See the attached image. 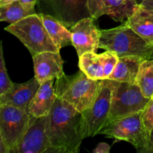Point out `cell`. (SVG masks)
Masks as SVG:
<instances>
[{
    "label": "cell",
    "mask_w": 153,
    "mask_h": 153,
    "mask_svg": "<svg viewBox=\"0 0 153 153\" xmlns=\"http://www.w3.org/2000/svg\"><path fill=\"white\" fill-rule=\"evenodd\" d=\"M110 145L106 143H100L97 147L93 150L94 153H109L110 152Z\"/></svg>",
    "instance_id": "obj_25"
},
{
    "label": "cell",
    "mask_w": 153,
    "mask_h": 153,
    "mask_svg": "<svg viewBox=\"0 0 153 153\" xmlns=\"http://www.w3.org/2000/svg\"><path fill=\"white\" fill-rule=\"evenodd\" d=\"M91 17L110 16L116 22H125L135 12L139 4L135 0H88Z\"/></svg>",
    "instance_id": "obj_12"
},
{
    "label": "cell",
    "mask_w": 153,
    "mask_h": 153,
    "mask_svg": "<svg viewBox=\"0 0 153 153\" xmlns=\"http://www.w3.org/2000/svg\"><path fill=\"white\" fill-rule=\"evenodd\" d=\"M34 77L40 84L64 74V61L59 52H43L32 56Z\"/></svg>",
    "instance_id": "obj_13"
},
{
    "label": "cell",
    "mask_w": 153,
    "mask_h": 153,
    "mask_svg": "<svg viewBox=\"0 0 153 153\" xmlns=\"http://www.w3.org/2000/svg\"><path fill=\"white\" fill-rule=\"evenodd\" d=\"M40 13L49 14L71 28L81 19L91 17L88 0H39Z\"/></svg>",
    "instance_id": "obj_9"
},
{
    "label": "cell",
    "mask_w": 153,
    "mask_h": 153,
    "mask_svg": "<svg viewBox=\"0 0 153 153\" xmlns=\"http://www.w3.org/2000/svg\"><path fill=\"white\" fill-rule=\"evenodd\" d=\"M37 13L36 9H28L19 1L4 6H0V21L15 23L30 15Z\"/></svg>",
    "instance_id": "obj_20"
},
{
    "label": "cell",
    "mask_w": 153,
    "mask_h": 153,
    "mask_svg": "<svg viewBox=\"0 0 153 153\" xmlns=\"http://www.w3.org/2000/svg\"><path fill=\"white\" fill-rule=\"evenodd\" d=\"M142 120L148 131L153 128V98L149 102L142 111Z\"/></svg>",
    "instance_id": "obj_24"
},
{
    "label": "cell",
    "mask_w": 153,
    "mask_h": 153,
    "mask_svg": "<svg viewBox=\"0 0 153 153\" xmlns=\"http://www.w3.org/2000/svg\"><path fill=\"white\" fill-rule=\"evenodd\" d=\"M22 5L28 9H35V5L38 0H19Z\"/></svg>",
    "instance_id": "obj_26"
},
{
    "label": "cell",
    "mask_w": 153,
    "mask_h": 153,
    "mask_svg": "<svg viewBox=\"0 0 153 153\" xmlns=\"http://www.w3.org/2000/svg\"><path fill=\"white\" fill-rule=\"evenodd\" d=\"M95 20L93 17L84 18L70 28L72 43L79 57L86 52H97L100 48L102 33Z\"/></svg>",
    "instance_id": "obj_11"
},
{
    "label": "cell",
    "mask_w": 153,
    "mask_h": 153,
    "mask_svg": "<svg viewBox=\"0 0 153 153\" xmlns=\"http://www.w3.org/2000/svg\"><path fill=\"white\" fill-rule=\"evenodd\" d=\"M79 58V68L94 80H102L104 78L102 54L97 52H86Z\"/></svg>",
    "instance_id": "obj_19"
},
{
    "label": "cell",
    "mask_w": 153,
    "mask_h": 153,
    "mask_svg": "<svg viewBox=\"0 0 153 153\" xmlns=\"http://www.w3.org/2000/svg\"><path fill=\"white\" fill-rule=\"evenodd\" d=\"M46 134L54 153H77L83 140L82 113L57 97L47 115Z\"/></svg>",
    "instance_id": "obj_1"
},
{
    "label": "cell",
    "mask_w": 153,
    "mask_h": 153,
    "mask_svg": "<svg viewBox=\"0 0 153 153\" xmlns=\"http://www.w3.org/2000/svg\"><path fill=\"white\" fill-rule=\"evenodd\" d=\"M55 46L61 49L73 45L72 34L67 27L53 16L43 13H38Z\"/></svg>",
    "instance_id": "obj_18"
},
{
    "label": "cell",
    "mask_w": 153,
    "mask_h": 153,
    "mask_svg": "<svg viewBox=\"0 0 153 153\" xmlns=\"http://www.w3.org/2000/svg\"><path fill=\"white\" fill-rule=\"evenodd\" d=\"M135 84L149 99L153 98V58L146 59L140 67Z\"/></svg>",
    "instance_id": "obj_21"
},
{
    "label": "cell",
    "mask_w": 153,
    "mask_h": 153,
    "mask_svg": "<svg viewBox=\"0 0 153 153\" xmlns=\"http://www.w3.org/2000/svg\"><path fill=\"white\" fill-rule=\"evenodd\" d=\"M13 82L10 81L7 74L5 62H4V54H3L2 42H1V46H0V95H2L4 93L8 91L13 85Z\"/></svg>",
    "instance_id": "obj_22"
},
{
    "label": "cell",
    "mask_w": 153,
    "mask_h": 153,
    "mask_svg": "<svg viewBox=\"0 0 153 153\" xmlns=\"http://www.w3.org/2000/svg\"><path fill=\"white\" fill-rule=\"evenodd\" d=\"M150 58H153V54H152V56L150 57ZM150 58H149V59H150Z\"/></svg>",
    "instance_id": "obj_30"
},
{
    "label": "cell",
    "mask_w": 153,
    "mask_h": 153,
    "mask_svg": "<svg viewBox=\"0 0 153 153\" xmlns=\"http://www.w3.org/2000/svg\"><path fill=\"white\" fill-rule=\"evenodd\" d=\"M118 58H119L118 55L111 51L106 50V52L102 53L105 79H108L109 76H111L117 64Z\"/></svg>",
    "instance_id": "obj_23"
},
{
    "label": "cell",
    "mask_w": 153,
    "mask_h": 153,
    "mask_svg": "<svg viewBox=\"0 0 153 153\" xmlns=\"http://www.w3.org/2000/svg\"><path fill=\"white\" fill-rule=\"evenodd\" d=\"M148 153H153V128L149 131L148 142Z\"/></svg>",
    "instance_id": "obj_27"
},
{
    "label": "cell",
    "mask_w": 153,
    "mask_h": 153,
    "mask_svg": "<svg viewBox=\"0 0 153 153\" xmlns=\"http://www.w3.org/2000/svg\"><path fill=\"white\" fill-rule=\"evenodd\" d=\"M99 82L100 80L88 78L81 70L71 76L64 73L55 82V94L58 98L67 101L82 113L94 102Z\"/></svg>",
    "instance_id": "obj_2"
},
{
    "label": "cell",
    "mask_w": 153,
    "mask_h": 153,
    "mask_svg": "<svg viewBox=\"0 0 153 153\" xmlns=\"http://www.w3.org/2000/svg\"><path fill=\"white\" fill-rule=\"evenodd\" d=\"M4 30L17 37L32 56L47 51L60 52L37 13L10 24Z\"/></svg>",
    "instance_id": "obj_4"
},
{
    "label": "cell",
    "mask_w": 153,
    "mask_h": 153,
    "mask_svg": "<svg viewBox=\"0 0 153 153\" xmlns=\"http://www.w3.org/2000/svg\"><path fill=\"white\" fill-rule=\"evenodd\" d=\"M40 85L35 77L24 83H13L8 91L0 95V105L29 109L30 103Z\"/></svg>",
    "instance_id": "obj_14"
},
{
    "label": "cell",
    "mask_w": 153,
    "mask_h": 153,
    "mask_svg": "<svg viewBox=\"0 0 153 153\" xmlns=\"http://www.w3.org/2000/svg\"><path fill=\"white\" fill-rule=\"evenodd\" d=\"M99 134L125 140L132 144L138 153H148L149 132L142 120V111L107 123Z\"/></svg>",
    "instance_id": "obj_5"
},
{
    "label": "cell",
    "mask_w": 153,
    "mask_h": 153,
    "mask_svg": "<svg viewBox=\"0 0 153 153\" xmlns=\"http://www.w3.org/2000/svg\"><path fill=\"white\" fill-rule=\"evenodd\" d=\"M17 1H19V0H0V6L7 5V4H12V3Z\"/></svg>",
    "instance_id": "obj_29"
},
{
    "label": "cell",
    "mask_w": 153,
    "mask_h": 153,
    "mask_svg": "<svg viewBox=\"0 0 153 153\" xmlns=\"http://www.w3.org/2000/svg\"><path fill=\"white\" fill-rule=\"evenodd\" d=\"M29 109L0 105V142L5 153H12L22 140L30 122Z\"/></svg>",
    "instance_id": "obj_8"
},
{
    "label": "cell",
    "mask_w": 153,
    "mask_h": 153,
    "mask_svg": "<svg viewBox=\"0 0 153 153\" xmlns=\"http://www.w3.org/2000/svg\"><path fill=\"white\" fill-rule=\"evenodd\" d=\"M125 22L153 46V10L139 4L135 12Z\"/></svg>",
    "instance_id": "obj_17"
},
{
    "label": "cell",
    "mask_w": 153,
    "mask_h": 153,
    "mask_svg": "<svg viewBox=\"0 0 153 153\" xmlns=\"http://www.w3.org/2000/svg\"><path fill=\"white\" fill-rule=\"evenodd\" d=\"M101 33L100 48L115 52L118 57L138 55L149 59L153 54V46L126 22L116 28L101 30Z\"/></svg>",
    "instance_id": "obj_3"
},
{
    "label": "cell",
    "mask_w": 153,
    "mask_h": 153,
    "mask_svg": "<svg viewBox=\"0 0 153 153\" xmlns=\"http://www.w3.org/2000/svg\"><path fill=\"white\" fill-rule=\"evenodd\" d=\"M54 80L55 79H48L40 85L30 103V114L37 117L49 114L57 99Z\"/></svg>",
    "instance_id": "obj_15"
},
{
    "label": "cell",
    "mask_w": 153,
    "mask_h": 153,
    "mask_svg": "<svg viewBox=\"0 0 153 153\" xmlns=\"http://www.w3.org/2000/svg\"><path fill=\"white\" fill-rule=\"evenodd\" d=\"M46 119L31 115L26 132L12 153H54L46 134Z\"/></svg>",
    "instance_id": "obj_10"
},
{
    "label": "cell",
    "mask_w": 153,
    "mask_h": 153,
    "mask_svg": "<svg viewBox=\"0 0 153 153\" xmlns=\"http://www.w3.org/2000/svg\"><path fill=\"white\" fill-rule=\"evenodd\" d=\"M146 59L148 58L138 55L119 57L117 64L108 79L135 84L140 65Z\"/></svg>",
    "instance_id": "obj_16"
},
{
    "label": "cell",
    "mask_w": 153,
    "mask_h": 153,
    "mask_svg": "<svg viewBox=\"0 0 153 153\" xmlns=\"http://www.w3.org/2000/svg\"><path fill=\"white\" fill-rule=\"evenodd\" d=\"M140 4L146 8L153 10V0H142Z\"/></svg>",
    "instance_id": "obj_28"
},
{
    "label": "cell",
    "mask_w": 153,
    "mask_h": 153,
    "mask_svg": "<svg viewBox=\"0 0 153 153\" xmlns=\"http://www.w3.org/2000/svg\"><path fill=\"white\" fill-rule=\"evenodd\" d=\"M149 100L136 84L114 81L111 105L107 123L143 111Z\"/></svg>",
    "instance_id": "obj_7"
},
{
    "label": "cell",
    "mask_w": 153,
    "mask_h": 153,
    "mask_svg": "<svg viewBox=\"0 0 153 153\" xmlns=\"http://www.w3.org/2000/svg\"><path fill=\"white\" fill-rule=\"evenodd\" d=\"M113 88L114 80H100L94 102L82 113L84 138L99 134L107 123L111 105Z\"/></svg>",
    "instance_id": "obj_6"
}]
</instances>
